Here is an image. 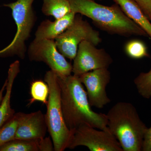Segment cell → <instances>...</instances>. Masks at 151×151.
<instances>
[{
	"mask_svg": "<svg viewBox=\"0 0 151 151\" xmlns=\"http://www.w3.org/2000/svg\"><path fill=\"white\" fill-rule=\"evenodd\" d=\"M57 76L63 114L68 128L72 130L85 125L100 130L108 129L106 114L92 110L78 76L73 74L64 77Z\"/></svg>",
	"mask_w": 151,
	"mask_h": 151,
	"instance_id": "1",
	"label": "cell"
},
{
	"mask_svg": "<svg viewBox=\"0 0 151 151\" xmlns=\"http://www.w3.org/2000/svg\"><path fill=\"white\" fill-rule=\"evenodd\" d=\"M71 12L91 19L100 29L123 36L148 37L117 4L103 5L94 0H68Z\"/></svg>",
	"mask_w": 151,
	"mask_h": 151,
	"instance_id": "2",
	"label": "cell"
},
{
	"mask_svg": "<svg viewBox=\"0 0 151 151\" xmlns=\"http://www.w3.org/2000/svg\"><path fill=\"white\" fill-rule=\"evenodd\" d=\"M107 116L108 127L123 151H141L148 128L132 103L120 102L113 105Z\"/></svg>",
	"mask_w": 151,
	"mask_h": 151,
	"instance_id": "3",
	"label": "cell"
},
{
	"mask_svg": "<svg viewBox=\"0 0 151 151\" xmlns=\"http://www.w3.org/2000/svg\"><path fill=\"white\" fill-rule=\"evenodd\" d=\"M44 81L49 88L45 114L47 131L52 140L54 151H63L68 148L71 133L65 124L63 114L57 75L52 70L47 71Z\"/></svg>",
	"mask_w": 151,
	"mask_h": 151,
	"instance_id": "4",
	"label": "cell"
},
{
	"mask_svg": "<svg viewBox=\"0 0 151 151\" xmlns=\"http://www.w3.org/2000/svg\"><path fill=\"white\" fill-rule=\"evenodd\" d=\"M34 1L17 0L4 4L12 10L17 30L13 40L7 46L0 50V57L17 55L21 59L24 58L27 51L25 42L30 35L36 20L32 8Z\"/></svg>",
	"mask_w": 151,
	"mask_h": 151,
	"instance_id": "5",
	"label": "cell"
},
{
	"mask_svg": "<svg viewBox=\"0 0 151 151\" xmlns=\"http://www.w3.org/2000/svg\"><path fill=\"white\" fill-rule=\"evenodd\" d=\"M85 40L95 46L102 42L99 32L77 14L70 26L55 40L60 52L71 60L75 58L79 44Z\"/></svg>",
	"mask_w": 151,
	"mask_h": 151,
	"instance_id": "6",
	"label": "cell"
},
{
	"mask_svg": "<svg viewBox=\"0 0 151 151\" xmlns=\"http://www.w3.org/2000/svg\"><path fill=\"white\" fill-rule=\"evenodd\" d=\"M70 131L68 148L72 150L78 146H84L91 151H123L108 128L100 130L84 125Z\"/></svg>",
	"mask_w": 151,
	"mask_h": 151,
	"instance_id": "7",
	"label": "cell"
},
{
	"mask_svg": "<svg viewBox=\"0 0 151 151\" xmlns=\"http://www.w3.org/2000/svg\"><path fill=\"white\" fill-rule=\"evenodd\" d=\"M27 53L31 61L44 63L58 76L71 75L72 65L58 50L55 40L35 38L29 46Z\"/></svg>",
	"mask_w": 151,
	"mask_h": 151,
	"instance_id": "8",
	"label": "cell"
},
{
	"mask_svg": "<svg viewBox=\"0 0 151 151\" xmlns=\"http://www.w3.org/2000/svg\"><path fill=\"white\" fill-rule=\"evenodd\" d=\"M88 41H83L79 44L73 59L72 72L79 76L86 72L101 68H108L113 59L104 49H98Z\"/></svg>",
	"mask_w": 151,
	"mask_h": 151,
	"instance_id": "9",
	"label": "cell"
},
{
	"mask_svg": "<svg viewBox=\"0 0 151 151\" xmlns=\"http://www.w3.org/2000/svg\"><path fill=\"white\" fill-rule=\"evenodd\" d=\"M78 78L86 87L91 107L101 109L111 102L106 91L111 79V72L108 68L91 70L79 76Z\"/></svg>",
	"mask_w": 151,
	"mask_h": 151,
	"instance_id": "10",
	"label": "cell"
},
{
	"mask_svg": "<svg viewBox=\"0 0 151 151\" xmlns=\"http://www.w3.org/2000/svg\"><path fill=\"white\" fill-rule=\"evenodd\" d=\"M47 131L45 114L41 111L28 114L21 112L15 139L39 140L45 137Z\"/></svg>",
	"mask_w": 151,
	"mask_h": 151,
	"instance_id": "11",
	"label": "cell"
},
{
	"mask_svg": "<svg viewBox=\"0 0 151 151\" xmlns=\"http://www.w3.org/2000/svg\"><path fill=\"white\" fill-rule=\"evenodd\" d=\"M76 15L73 12H70L54 21L47 19L43 21L36 31L35 39L55 40L70 26L74 20Z\"/></svg>",
	"mask_w": 151,
	"mask_h": 151,
	"instance_id": "12",
	"label": "cell"
},
{
	"mask_svg": "<svg viewBox=\"0 0 151 151\" xmlns=\"http://www.w3.org/2000/svg\"><path fill=\"white\" fill-rule=\"evenodd\" d=\"M20 63L16 60L10 65L8 72L5 94L0 103V128L12 119L16 113L11 106V98L14 81L20 72Z\"/></svg>",
	"mask_w": 151,
	"mask_h": 151,
	"instance_id": "13",
	"label": "cell"
},
{
	"mask_svg": "<svg viewBox=\"0 0 151 151\" xmlns=\"http://www.w3.org/2000/svg\"><path fill=\"white\" fill-rule=\"evenodd\" d=\"M113 1L151 38V22L137 3L132 0Z\"/></svg>",
	"mask_w": 151,
	"mask_h": 151,
	"instance_id": "14",
	"label": "cell"
},
{
	"mask_svg": "<svg viewBox=\"0 0 151 151\" xmlns=\"http://www.w3.org/2000/svg\"><path fill=\"white\" fill-rule=\"evenodd\" d=\"M42 11L45 15L61 18L71 12L68 0H43Z\"/></svg>",
	"mask_w": 151,
	"mask_h": 151,
	"instance_id": "15",
	"label": "cell"
},
{
	"mask_svg": "<svg viewBox=\"0 0 151 151\" xmlns=\"http://www.w3.org/2000/svg\"><path fill=\"white\" fill-rule=\"evenodd\" d=\"M21 112L13 117L0 128V147L15 139Z\"/></svg>",
	"mask_w": 151,
	"mask_h": 151,
	"instance_id": "16",
	"label": "cell"
},
{
	"mask_svg": "<svg viewBox=\"0 0 151 151\" xmlns=\"http://www.w3.org/2000/svg\"><path fill=\"white\" fill-rule=\"evenodd\" d=\"M0 151H40L39 140L14 139L0 147Z\"/></svg>",
	"mask_w": 151,
	"mask_h": 151,
	"instance_id": "17",
	"label": "cell"
},
{
	"mask_svg": "<svg viewBox=\"0 0 151 151\" xmlns=\"http://www.w3.org/2000/svg\"><path fill=\"white\" fill-rule=\"evenodd\" d=\"M49 94V88L45 81L36 80L32 83L30 87V95L31 98L29 105L35 101L41 102L47 105Z\"/></svg>",
	"mask_w": 151,
	"mask_h": 151,
	"instance_id": "18",
	"label": "cell"
},
{
	"mask_svg": "<svg viewBox=\"0 0 151 151\" xmlns=\"http://www.w3.org/2000/svg\"><path fill=\"white\" fill-rule=\"evenodd\" d=\"M124 50L127 55L132 59H139L150 57L146 45L139 40L129 41L125 45Z\"/></svg>",
	"mask_w": 151,
	"mask_h": 151,
	"instance_id": "19",
	"label": "cell"
},
{
	"mask_svg": "<svg viewBox=\"0 0 151 151\" xmlns=\"http://www.w3.org/2000/svg\"><path fill=\"white\" fill-rule=\"evenodd\" d=\"M134 83L142 97L147 99L151 98V69L140 73L135 78Z\"/></svg>",
	"mask_w": 151,
	"mask_h": 151,
	"instance_id": "20",
	"label": "cell"
},
{
	"mask_svg": "<svg viewBox=\"0 0 151 151\" xmlns=\"http://www.w3.org/2000/svg\"><path fill=\"white\" fill-rule=\"evenodd\" d=\"M137 3L151 22V0H132Z\"/></svg>",
	"mask_w": 151,
	"mask_h": 151,
	"instance_id": "21",
	"label": "cell"
},
{
	"mask_svg": "<svg viewBox=\"0 0 151 151\" xmlns=\"http://www.w3.org/2000/svg\"><path fill=\"white\" fill-rule=\"evenodd\" d=\"M40 151H54L52 140L49 137H45L39 140Z\"/></svg>",
	"mask_w": 151,
	"mask_h": 151,
	"instance_id": "22",
	"label": "cell"
},
{
	"mask_svg": "<svg viewBox=\"0 0 151 151\" xmlns=\"http://www.w3.org/2000/svg\"><path fill=\"white\" fill-rule=\"evenodd\" d=\"M142 151H151V127L148 128L143 142Z\"/></svg>",
	"mask_w": 151,
	"mask_h": 151,
	"instance_id": "23",
	"label": "cell"
},
{
	"mask_svg": "<svg viewBox=\"0 0 151 151\" xmlns=\"http://www.w3.org/2000/svg\"><path fill=\"white\" fill-rule=\"evenodd\" d=\"M6 84L7 80L6 79L4 83L3 84L1 90H0V103H1L2 100L3 96H3V94H4V90L6 89Z\"/></svg>",
	"mask_w": 151,
	"mask_h": 151,
	"instance_id": "24",
	"label": "cell"
},
{
	"mask_svg": "<svg viewBox=\"0 0 151 151\" xmlns=\"http://www.w3.org/2000/svg\"><path fill=\"white\" fill-rule=\"evenodd\" d=\"M99 1H101V0H99Z\"/></svg>",
	"mask_w": 151,
	"mask_h": 151,
	"instance_id": "25",
	"label": "cell"
}]
</instances>
